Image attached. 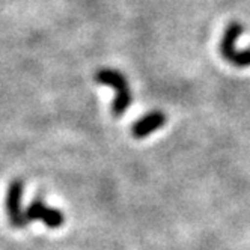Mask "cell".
Wrapping results in <instances>:
<instances>
[{"label": "cell", "mask_w": 250, "mask_h": 250, "mask_svg": "<svg viewBox=\"0 0 250 250\" xmlns=\"http://www.w3.org/2000/svg\"><path fill=\"white\" fill-rule=\"evenodd\" d=\"M26 217L29 223L35 220H42V223L50 229H58L65 223V214L55 207L47 205L41 198H35L29 204V207L26 208Z\"/></svg>", "instance_id": "obj_4"}, {"label": "cell", "mask_w": 250, "mask_h": 250, "mask_svg": "<svg viewBox=\"0 0 250 250\" xmlns=\"http://www.w3.org/2000/svg\"><path fill=\"white\" fill-rule=\"evenodd\" d=\"M241 33H243V26L237 21H232L226 26L220 41V53L223 59L237 68L250 66V48L243 51H238L235 48V41L240 38Z\"/></svg>", "instance_id": "obj_2"}, {"label": "cell", "mask_w": 250, "mask_h": 250, "mask_svg": "<svg viewBox=\"0 0 250 250\" xmlns=\"http://www.w3.org/2000/svg\"><path fill=\"white\" fill-rule=\"evenodd\" d=\"M94 80L98 84L110 86L115 91V100L112 103V113L115 118H121L133 103V92L130 89V84L125 79V76L121 71L103 68L95 74Z\"/></svg>", "instance_id": "obj_1"}, {"label": "cell", "mask_w": 250, "mask_h": 250, "mask_svg": "<svg viewBox=\"0 0 250 250\" xmlns=\"http://www.w3.org/2000/svg\"><path fill=\"white\" fill-rule=\"evenodd\" d=\"M166 121H167V116H166L165 112H162V110H151L145 116H142L140 119H137L133 124L131 134L137 140L145 139L149 134L155 133L157 130L163 128V125L166 124Z\"/></svg>", "instance_id": "obj_5"}, {"label": "cell", "mask_w": 250, "mask_h": 250, "mask_svg": "<svg viewBox=\"0 0 250 250\" xmlns=\"http://www.w3.org/2000/svg\"><path fill=\"white\" fill-rule=\"evenodd\" d=\"M24 183L21 180H12L6 188L5 211L9 225L15 229H23L29 225L26 217V209H23Z\"/></svg>", "instance_id": "obj_3"}]
</instances>
